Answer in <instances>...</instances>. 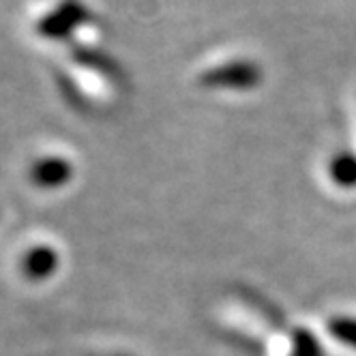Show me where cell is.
<instances>
[{"mask_svg": "<svg viewBox=\"0 0 356 356\" xmlns=\"http://www.w3.org/2000/svg\"><path fill=\"white\" fill-rule=\"evenodd\" d=\"M258 78V71L253 69L251 65H227L219 71H215L211 75V82L213 84H230L232 86H251L253 80Z\"/></svg>", "mask_w": 356, "mask_h": 356, "instance_id": "obj_1", "label": "cell"}, {"mask_svg": "<svg viewBox=\"0 0 356 356\" xmlns=\"http://www.w3.org/2000/svg\"><path fill=\"white\" fill-rule=\"evenodd\" d=\"M330 178L343 187L356 185V157L352 155H339L330 163Z\"/></svg>", "mask_w": 356, "mask_h": 356, "instance_id": "obj_2", "label": "cell"}, {"mask_svg": "<svg viewBox=\"0 0 356 356\" xmlns=\"http://www.w3.org/2000/svg\"><path fill=\"white\" fill-rule=\"evenodd\" d=\"M330 333L339 341L356 348V320H333L330 322Z\"/></svg>", "mask_w": 356, "mask_h": 356, "instance_id": "obj_3", "label": "cell"}]
</instances>
